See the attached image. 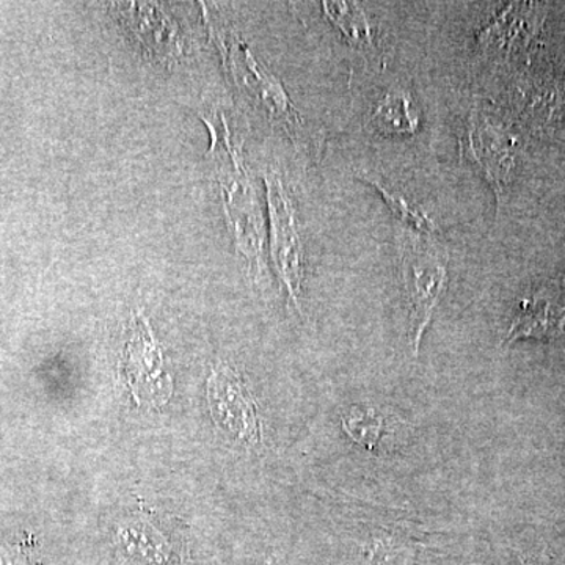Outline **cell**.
Listing matches in <instances>:
<instances>
[{"instance_id":"obj_8","label":"cell","mask_w":565,"mask_h":565,"mask_svg":"<svg viewBox=\"0 0 565 565\" xmlns=\"http://www.w3.org/2000/svg\"><path fill=\"white\" fill-rule=\"evenodd\" d=\"M236 50L237 54L233 57V65L234 68H239L241 76L245 81L244 84L252 92L256 93V96L262 99L269 114L277 118L278 121H281L286 128L296 126V111H294L291 103L286 98L278 81L253 58L250 52L243 44L236 46Z\"/></svg>"},{"instance_id":"obj_2","label":"cell","mask_w":565,"mask_h":565,"mask_svg":"<svg viewBox=\"0 0 565 565\" xmlns=\"http://www.w3.org/2000/svg\"><path fill=\"white\" fill-rule=\"evenodd\" d=\"M207 405L215 426L234 441L244 446H256L262 441V424L250 390L228 364L212 370L207 381Z\"/></svg>"},{"instance_id":"obj_11","label":"cell","mask_w":565,"mask_h":565,"mask_svg":"<svg viewBox=\"0 0 565 565\" xmlns=\"http://www.w3.org/2000/svg\"><path fill=\"white\" fill-rule=\"evenodd\" d=\"M323 10L329 14L330 21L348 36L355 46L364 47L373 44L370 22L366 21L363 10L356 3L326 2Z\"/></svg>"},{"instance_id":"obj_9","label":"cell","mask_w":565,"mask_h":565,"mask_svg":"<svg viewBox=\"0 0 565 565\" xmlns=\"http://www.w3.org/2000/svg\"><path fill=\"white\" fill-rule=\"evenodd\" d=\"M370 122L375 131L384 136L414 134L418 128L414 99L404 88H392L375 106Z\"/></svg>"},{"instance_id":"obj_5","label":"cell","mask_w":565,"mask_h":565,"mask_svg":"<svg viewBox=\"0 0 565 565\" xmlns=\"http://www.w3.org/2000/svg\"><path fill=\"white\" fill-rule=\"evenodd\" d=\"M565 333V294L557 286H544L522 302L504 344L520 340L553 341Z\"/></svg>"},{"instance_id":"obj_3","label":"cell","mask_w":565,"mask_h":565,"mask_svg":"<svg viewBox=\"0 0 565 565\" xmlns=\"http://www.w3.org/2000/svg\"><path fill=\"white\" fill-rule=\"evenodd\" d=\"M122 374L137 404L163 405L172 396V375L167 373L161 348L141 316L134 319L132 334L122 356Z\"/></svg>"},{"instance_id":"obj_4","label":"cell","mask_w":565,"mask_h":565,"mask_svg":"<svg viewBox=\"0 0 565 565\" xmlns=\"http://www.w3.org/2000/svg\"><path fill=\"white\" fill-rule=\"evenodd\" d=\"M267 200L273 218L274 259L281 281L297 310H300V294L303 280V252L294 223L291 202L282 191L280 181L267 180Z\"/></svg>"},{"instance_id":"obj_1","label":"cell","mask_w":565,"mask_h":565,"mask_svg":"<svg viewBox=\"0 0 565 565\" xmlns=\"http://www.w3.org/2000/svg\"><path fill=\"white\" fill-rule=\"evenodd\" d=\"M403 278L411 310V344L418 355L419 344L448 285L446 259L433 248L412 245L404 253Z\"/></svg>"},{"instance_id":"obj_6","label":"cell","mask_w":565,"mask_h":565,"mask_svg":"<svg viewBox=\"0 0 565 565\" xmlns=\"http://www.w3.org/2000/svg\"><path fill=\"white\" fill-rule=\"evenodd\" d=\"M154 516H136L118 531V541L141 565H174L178 550Z\"/></svg>"},{"instance_id":"obj_7","label":"cell","mask_w":565,"mask_h":565,"mask_svg":"<svg viewBox=\"0 0 565 565\" xmlns=\"http://www.w3.org/2000/svg\"><path fill=\"white\" fill-rule=\"evenodd\" d=\"M125 7L121 9L122 18H126L134 36L145 50L162 58H173L180 54L177 25L162 10L156 9L152 3H126Z\"/></svg>"},{"instance_id":"obj_10","label":"cell","mask_w":565,"mask_h":565,"mask_svg":"<svg viewBox=\"0 0 565 565\" xmlns=\"http://www.w3.org/2000/svg\"><path fill=\"white\" fill-rule=\"evenodd\" d=\"M384 416L373 407H352L343 416V430L353 444L374 451L384 433Z\"/></svg>"},{"instance_id":"obj_13","label":"cell","mask_w":565,"mask_h":565,"mask_svg":"<svg viewBox=\"0 0 565 565\" xmlns=\"http://www.w3.org/2000/svg\"><path fill=\"white\" fill-rule=\"evenodd\" d=\"M373 559L375 565H408L414 550L405 545L401 539L381 534L374 537Z\"/></svg>"},{"instance_id":"obj_12","label":"cell","mask_w":565,"mask_h":565,"mask_svg":"<svg viewBox=\"0 0 565 565\" xmlns=\"http://www.w3.org/2000/svg\"><path fill=\"white\" fill-rule=\"evenodd\" d=\"M362 180L370 182L371 185H374L375 191L381 192L382 199L388 204L390 210L393 211V214L396 215L405 226H411L412 230H416V232L419 233L440 232V225L434 222V218H430L429 215L424 214L423 211L412 206L401 193L388 191L381 181L374 180V178L367 177V174H362Z\"/></svg>"}]
</instances>
